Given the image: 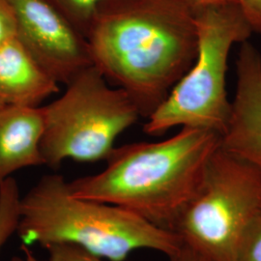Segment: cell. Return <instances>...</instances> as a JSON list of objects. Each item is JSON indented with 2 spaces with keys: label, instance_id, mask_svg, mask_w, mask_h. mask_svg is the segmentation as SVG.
I'll return each mask as SVG.
<instances>
[{
  "label": "cell",
  "instance_id": "7",
  "mask_svg": "<svg viewBox=\"0 0 261 261\" xmlns=\"http://www.w3.org/2000/svg\"><path fill=\"white\" fill-rule=\"evenodd\" d=\"M8 1L19 41L57 84H69L93 65L86 38L48 0Z\"/></svg>",
  "mask_w": 261,
  "mask_h": 261
},
{
  "label": "cell",
  "instance_id": "15",
  "mask_svg": "<svg viewBox=\"0 0 261 261\" xmlns=\"http://www.w3.org/2000/svg\"><path fill=\"white\" fill-rule=\"evenodd\" d=\"M18 37V23L8 0H0V47Z\"/></svg>",
  "mask_w": 261,
  "mask_h": 261
},
{
  "label": "cell",
  "instance_id": "5",
  "mask_svg": "<svg viewBox=\"0 0 261 261\" xmlns=\"http://www.w3.org/2000/svg\"><path fill=\"white\" fill-rule=\"evenodd\" d=\"M66 85L59 98L42 107L44 165L56 168L65 160H106L117 138L141 116L137 105L123 89L113 87L94 65Z\"/></svg>",
  "mask_w": 261,
  "mask_h": 261
},
{
  "label": "cell",
  "instance_id": "1",
  "mask_svg": "<svg viewBox=\"0 0 261 261\" xmlns=\"http://www.w3.org/2000/svg\"><path fill=\"white\" fill-rule=\"evenodd\" d=\"M85 38L92 64L147 118L195 62V8L188 0H109Z\"/></svg>",
  "mask_w": 261,
  "mask_h": 261
},
{
  "label": "cell",
  "instance_id": "6",
  "mask_svg": "<svg viewBox=\"0 0 261 261\" xmlns=\"http://www.w3.org/2000/svg\"><path fill=\"white\" fill-rule=\"evenodd\" d=\"M259 216L260 170L220 146L171 231L201 261H237L243 237Z\"/></svg>",
  "mask_w": 261,
  "mask_h": 261
},
{
  "label": "cell",
  "instance_id": "18",
  "mask_svg": "<svg viewBox=\"0 0 261 261\" xmlns=\"http://www.w3.org/2000/svg\"><path fill=\"white\" fill-rule=\"evenodd\" d=\"M188 1L191 3V5L194 8H198V7H203V6H208V5L232 2V1H236V0H188Z\"/></svg>",
  "mask_w": 261,
  "mask_h": 261
},
{
  "label": "cell",
  "instance_id": "14",
  "mask_svg": "<svg viewBox=\"0 0 261 261\" xmlns=\"http://www.w3.org/2000/svg\"><path fill=\"white\" fill-rule=\"evenodd\" d=\"M46 249L47 261H109L72 245H53Z\"/></svg>",
  "mask_w": 261,
  "mask_h": 261
},
{
  "label": "cell",
  "instance_id": "2",
  "mask_svg": "<svg viewBox=\"0 0 261 261\" xmlns=\"http://www.w3.org/2000/svg\"><path fill=\"white\" fill-rule=\"evenodd\" d=\"M221 146V135L182 127L156 142L114 147L106 168L69 182L75 197L118 206L170 230L196 196L206 169Z\"/></svg>",
  "mask_w": 261,
  "mask_h": 261
},
{
  "label": "cell",
  "instance_id": "4",
  "mask_svg": "<svg viewBox=\"0 0 261 261\" xmlns=\"http://www.w3.org/2000/svg\"><path fill=\"white\" fill-rule=\"evenodd\" d=\"M195 62L167 99L147 117L144 132L161 136L175 127L223 134L230 112L226 93L228 59L235 45L248 41L252 25L236 1L195 8Z\"/></svg>",
  "mask_w": 261,
  "mask_h": 261
},
{
  "label": "cell",
  "instance_id": "8",
  "mask_svg": "<svg viewBox=\"0 0 261 261\" xmlns=\"http://www.w3.org/2000/svg\"><path fill=\"white\" fill-rule=\"evenodd\" d=\"M221 147L261 171V50L249 41L236 59V88Z\"/></svg>",
  "mask_w": 261,
  "mask_h": 261
},
{
  "label": "cell",
  "instance_id": "3",
  "mask_svg": "<svg viewBox=\"0 0 261 261\" xmlns=\"http://www.w3.org/2000/svg\"><path fill=\"white\" fill-rule=\"evenodd\" d=\"M23 246L72 245L109 261L147 249L174 258L177 234L118 206L75 197L59 174L41 178L20 197L17 232Z\"/></svg>",
  "mask_w": 261,
  "mask_h": 261
},
{
  "label": "cell",
  "instance_id": "12",
  "mask_svg": "<svg viewBox=\"0 0 261 261\" xmlns=\"http://www.w3.org/2000/svg\"><path fill=\"white\" fill-rule=\"evenodd\" d=\"M84 37L100 7L109 0H48Z\"/></svg>",
  "mask_w": 261,
  "mask_h": 261
},
{
  "label": "cell",
  "instance_id": "10",
  "mask_svg": "<svg viewBox=\"0 0 261 261\" xmlns=\"http://www.w3.org/2000/svg\"><path fill=\"white\" fill-rule=\"evenodd\" d=\"M58 89L59 84L40 66L19 38L0 47V108L38 107Z\"/></svg>",
  "mask_w": 261,
  "mask_h": 261
},
{
  "label": "cell",
  "instance_id": "17",
  "mask_svg": "<svg viewBox=\"0 0 261 261\" xmlns=\"http://www.w3.org/2000/svg\"><path fill=\"white\" fill-rule=\"evenodd\" d=\"M171 261H201L196 254L193 252H191L189 249L185 247L182 248V250L178 253L177 255L172 258Z\"/></svg>",
  "mask_w": 261,
  "mask_h": 261
},
{
  "label": "cell",
  "instance_id": "19",
  "mask_svg": "<svg viewBox=\"0 0 261 261\" xmlns=\"http://www.w3.org/2000/svg\"><path fill=\"white\" fill-rule=\"evenodd\" d=\"M22 252H23L22 256H16L12 259V261H45L38 258L28 246L22 245Z\"/></svg>",
  "mask_w": 261,
  "mask_h": 261
},
{
  "label": "cell",
  "instance_id": "13",
  "mask_svg": "<svg viewBox=\"0 0 261 261\" xmlns=\"http://www.w3.org/2000/svg\"><path fill=\"white\" fill-rule=\"evenodd\" d=\"M237 261H261V216L243 237Z\"/></svg>",
  "mask_w": 261,
  "mask_h": 261
},
{
  "label": "cell",
  "instance_id": "9",
  "mask_svg": "<svg viewBox=\"0 0 261 261\" xmlns=\"http://www.w3.org/2000/svg\"><path fill=\"white\" fill-rule=\"evenodd\" d=\"M44 129L41 106L0 108V182L19 169L44 165L41 155Z\"/></svg>",
  "mask_w": 261,
  "mask_h": 261
},
{
  "label": "cell",
  "instance_id": "16",
  "mask_svg": "<svg viewBox=\"0 0 261 261\" xmlns=\"http://www.w3.org/2000/svg\"><path fill=\"white\" fill-rule=\"evenodd\" d=\"M252 25L253 32L261 33V0H236Z\"/></svg>",
  "mask_w": 261,
  "mask_h": 261
},
{
  "label": "cell",
  "instance_id": "11",
  "mask_svg": "<svg viewBox=\"0 0 261 261\" xmlns=\"http://www.w3.org/2000/svg\"><path fill=\"white\" fill-rule=\"evenodd\" d=\"M20 197L18 183L14 178L11 176L0 182V251L17 232Z\"/></svg>",
  "mask_w": 261,
  "mask_h": 261
}]
</instances>
